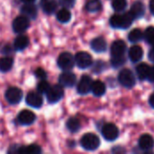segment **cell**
Returning <instances> with one entry per match:
<instances>
[{"mask_svg": "<svg viewBox=\"0 0 154 154\" xmlns=\"http://www.w3.org/2000/svg\"><path fill=\"white\" fill-rule=\"evenodd\" d=\"M80 144L87 151H95L99 147L100 140L96 134L89 133L82 136L80 140Z\"/></svg>", "mask_w": 154, "mask_h": 154, "instance_id": "1", "label": "cell"}, {"mask_svg": "<svg viewBox=\"0 0 154 154\" xmlns=\"http://www.w3.org/2000/svg\"><path fill=\"white\" fill-rule=\"evenodd\" d=\"M118 80H119V83L123 87L127 88H132L135 85V78H134V75L128 69H122L119 72Z\"/></svg>", "mask_w": 154, "mask_h": 154, "instance_id": "2", "label": "cell"}, {"mask_svg": "<svg viewBox=\"0 0 154 154\" xmlns=\"http://www.w3.org/2000/svg\"><path fill=\"white\" fill-rule=\"evenodd\" d=\"M58 66L63 70H69L75 65V58L69 52H62L58 57Z\"/></svg>", "mask_w": 154, "mask_h": 154, "instance_id": "3", "label": "cell"}, {"mask_svg": "<svg viewBox=\"0 0 154 154\" xmlns=\"http://www.w3.org/2000/svg\"><path fill=\"white\" fill-rule=\"evenodd\" d=\"M47 100L50 104H55L59 102L64 96V90L60 85H54L50 88L49 91L46 93Z\"/></svg>", "mask_w": 154, "mask_h": 154, "instance_id": "4", "label": "cell"}, {"mask_svg": "<svg viewBox=\"0 0 154 154\" xmlns=\"http://www.w3.org/2000/svg\"><path fill=\"white\" fill-rule=\"evenodd\" d=\"M74 58H75V63L77 64V66L82 69L89 68L93 63V60H92L91 55L86 51L78 52Z\"/></svg>", "mask_w": 154, "mask_h": 154, "instance_id": "5", "label": "cell"}, {"mask_svg": "<svg viewBox=\"0 0 154 154\" xmlns=\"http://www.w3.org/2000/svg\"><path fill=\"white\" fill-rule=\"evenodd\" d=\"M23 98V91L16 87L9 88L5 91V99L11 105H16L21 102Z\"/></svg>", "mask_w": 154, "mask_h": 154, "instance_id": "6", "label": "cell"}, {"mask_svg": "<svg viewBox=\"0 0 154 154\" xmlns=\"http://www.w3.org/2000/svg\"><path fill=\"white\" fill-rule=\"evenodd\" d=\"M30 26V20L25 15L17 16L13 22V30L16 33H22Z\"/></svg>", "mask_w": 154, "mask_h": 154, "instance_id": "7", "label": "cell"}, {"mask_svg": "<svg viewBox=\"0 0 154 154\" xmlns=\"http://www.w3.org/2000/svg\"><path fill=\"white\" fill-rule=\"evenodd\" d=\"M102 135L106 141L112 142V141H115L118 137L119 130H118V128L116 127V125L108 123V124H106L103 126V128H102Z\"/></svg>", "mask_w": 154, "mask_h": 154, "instance_id": "8", "label": "cell"}, {"mask_svg": "<svg viewBox=\"0 0 154 154\" xmlns=\"http://www.w3.org/2000/svg\"><path fill=\"white\" fill-rule=\"evenodd\" d=\"M92 84H93V80L88 75L82 76L77 87L78 93H79L80 95H87L91 91Z\"/></svg>", "mask_w": 154, "mask_h": 154, "instance_id": "9", "label": "cell"}, {"mask_svg": "<svg viewBox=\"0 0 154 154\" xmlns=\"http://www.w3.org/2000/svg\"><path fill=\"white\" fill-rule=\"evenodd\" d=\"M76 81H77L76 75L68 70H65V72L61 73L59 78L60 85H61L62 87H66V88L73 87L76 84Z\"/></svg>", "mask_w": 154, "mask_h": 154, "instance_id": "10", "label": "cell"}, {"mask_svg": "<svg viewBox=\"0 0 154 154\" xmlns=\"http://www.w3.org/2000/svg\"><path fill=\"white\" fill-rule=\"evenodd\" d=\"M17 120L22 125H30L33 124L36 120V116L33 112L29 110H23L18 115Z\"/></svg>", "mask_w": 154, "mask_h": 154, "instance_id": "11", "label": "cell"}, {"mask_svg": "<svg viewBox=\"0 0 154 154\" xmlns=\"http://www.w3.org/2000/svg\"><path fill=\"white\" fill-rule=\"evenodd\" d=\"M25 102L28 106L33 108H40L43 104V99L38 93L30 92L25 97Z\"/></svg>", "mask_w": 154, "mask_h": 154, "instance_id": "12", "label": "cell"}, {"mask_svg": "<svg viewBox=\"0 0 154 154\" xmlns=\"http://www.w3.org/2000/svg\"><path fill=\"white\" fill-rule=\"evenodd\" d=\"M126 50V44L122 40L115 41L111 45V55L112 56H123Z\"/></svg>", "mask_w": 154, "mask_h": 154, "instance_id": "13", "label": "cell"}, {"mask_svg": "<svg viewBox=\"0 0 154 154\" xmlns=\"http://www.w3.org/2000/svg\"><path fill=\"white\" fill-rule=\"evenodd\" d=\"M129 12L133 15L134 19L141 18V17L143 16V14L145 13V6L142 2L136 1L135 3L133 4V5L131 6V9H130Z\"/></svg>", "mask_w": 154, "mask_h": 154, "instance_id": "14", "label": "cell"}, {"mask_svg": "<svg viewBox=\"0 0 154 154\" xmlns=\"http://www.w3.org/2000/svg\"><path fill=\"white\" fill-rule=\"evenodd\" d=\"M154 146V140L150 134H143L139 139V147L143 151L152 150Z\"/></svg>", "mask_w": 154, "mask_h": 154, "instance_id": "15", "label": "cell"}, {"mask_svg": "<svg viewBox=\"0 0 154 154\" xmlns=\"http://www.w3.org/2000/svg\"><path fill=\"white\" fill-rule=\"evenodd\" d=\"M90 45H91L92 50L94 51L97 52V53H101V52L106 51V47H107L106 42L102 37H97L94 40H92Z\"/></svg>", "mask_w": 154, "mask_h": 154, "instance_id": "16", "label": "cell"}, {"mask_svg": "<svg viewBox=\"0 0 154 154\" xmlns=\"http://www.w3.org/2000/svg\"><path fill=\"white\" fill-rule=\"evenodd\" d=\"M21 12L23 15H25L26 17L31 18V19H35L37 16V14H38L37 7L32 3L24 4L21 8Z\"/></svg>", "mask_w": 154, "mask_h": 154, "instance_id": "17", "label": "cell"}, {"mask_svg": "<svg viewBox=\"0 0 154 154\" xmlns=\"http://www.w3.org/2000/svg\"><path fill=\"white\" fill-rule=\"evenodd\" d=\"M129 58L133 62H138L143 59V51L139 45L132 46L129 50Z\"/></svg>", "mask_w": 154, "mask_h": 154, "instance_id": "18", "label": "cell"}, {"mask_svg": "<svg viewBox=\"0 0 154 154\" xmlns=\"http://www.w3.org/2000/svg\"><path fill=\"white\" fill-rule=\"evenodd\" d=\"M58 3L56 0H41V7L46 14H52L56 11Z\"/></svg>", "mask_w": 154, "mask_h": 154, "instance_id": "19", "label": "cell"}, {"mask_svg": "<svg viewBox=\"0 0 154 154\" xmlns=\"http://www.w3.org/2000/svg\"><path fill=\"white\" fill-rule=\"evenodd\" d=\"M151 67L146 63H141L136 67V73L141 80L147 79L150 74Z\"/></svg>", "mask_w": 154, "mask_h": 154, "instance_id": "20", "label": "cell"}, {"mask_svg": "<svg viewBox=\"0 0 154 154\" xmlns=\"http://www.w3.org/2000/svg\"><path fill=\"white\" fill-rule=\"evenodd\" d=\"M91 91L96 97H101L106 93V85L101 80L93 81Z\"/></svg>", "mask_w": 154, "mask_h": 154, "instance_id": "21", "label": "cell"}, {"mask_svg": "<svg viewBox=\"0 0 154 154\" xmlns=\"http://www.w3.org/2000/svg\"><path fill=\"white\" fill-rule=\"evenodd\" d=\"M29 44V39L26 35H19L15 38L14 42V48L16 51H23L24 50Z\"/></svg>", "mask_w": 154, "mask_h": 154, "instance_id": "22", "label": "cell"}, {"mask_svg": "<svg viewBox=\"0 0 154 154\" xmlns=\"http://www.w3.org/2000/svg\"><path fill=\"white\" fill-rule=\"evenodd\" d=\"M17 153H25V154H39L42 152V149L39 145L36 144H31L25 147H18L16 149Z\"/></svg>", "mask_w": 154, "mask_h": 154, "instance_id": "23", "label": "cell"}, {"mask_svg": "<svg viewBox=\"0 0 154 154\" xmlns=\"http://www.w3.org/2000/svg\"><path fill=\"white\" fill-rule=\"evenodd\" d=\"M57 19H58L59 22H60L62 23H66L70 21V19H71V13L66 7L62 8V9H60L57 13Z\"/></svg>", "mask_w": 154, "mask_h": 154, "instance_id": "24", "label": "cell"}, {"mask_svg": "<svg viewBox=\"0 0 154 154\" xmlns=\"http://www.w3.org/2000/svg\"><path fill=\"white\" fill-rule=\"evenodd\" d=\"M14 64V60L11 57H3L0 59V70L2 72L9 71Z\"/></svg>", "mask_w": 154, "mask_h": 154, "instance_id": "25", "label": "cell"}, {"mask_svg": "<svg viewBox=\"0 0 154 154\" xmlns=\"http://www.w3.org/2000/svg\"><path fill=\"white\" fill-rule=\"evenodd\" d=\"M143 32L139 28H135L132 30L128 34V39L131 42H140L141 40H143Z\"/></svg>", "mask_w": 154, "mask_h": 154, "instance_id": "26", "label": "cell"}, {"mask_svg": "<svg viewBox=\"0 0 154 154\" xmlns=\"http://www.w3.org/2000/svg\"><path fill=\"white\" fill-rule=\"evenodd\" d=\"M66 125H67L68 130H69L70 133H77V132L80 129V127H81L80 122H79L77 118H74V117L69 118V119L67 121Z\"/></svg>", "mask_w": 154, "mask_h": 154, "instance_id": "27", "label": "cell"}, {"mask_svg": "<svg viewBox=\"0 0 154 154\" xmlns=\"http://www.w3.org/2000/svg\"><path fill=\"white\" fill-rule=\"evenodd\" d=\"M86 8L88 12H91V13L98 12L102 9L101 1L100 0H89L87 3Z\"/></svg>", "mask_w": 154, "mask_h": 154, "instance_id": "28", "label": "cell"}, {"mask_svg": "<svg viewBox=\"0 0 154 154\" xmlns=\"http://www.w3.org/2000/svg\"><path fill=\"white\" fill-rule=\"evenodd\" d=\"M110 25L113 28L123 29V14H114L110 18Z\"/></svg>", "mask_w": 154, "mask_h": 154, "instance_id": "29", "label": "cell"}, {"mask_svg": "<svg viewBox=\"0 0 154 154\" xmlns=\"http://www.w3.org/2000/svg\"><path fill=\"white\" fill-rule=\"evenodd\" d=\"M112 6L115 9V11H117V12L124 11L127 6V1L126 0H113Z\"/></svg>", "mask_w": 154, "mask_h": 154, "instance_id": "30", "label": "cell"}, {"mask_svg": "<svg viewBox=\"0 0 154 154\" xmlns=\"http://www.w3.org/2000/svg\"><path fill=\"white\" fill-rule=\"evenodd\" d=\"M125 62V56H112L111 59V64L114 68H119L123 66Z\"/></svg>", "mask_w": 154, "mask_h": 154, "instance_id": "31", "label": "cell"}, {"mask_svg": "<svg viewBox=\"0 0 154 154\" xmlns=\"http://www.w3.org/2000/svg\"><path fill=\"white\" fill-rule=\"evenodd\" d=\"M51 86L50 84L45 80V79H42L41 82H39V84L37 85V91L40 93V94H46L49 89H50Z\"/></svg>", "mask_w": 154, "mask_h": 154, "instance_id": "32", "label": "cell"}, {"mask_svg": "<svg viewBox=\"0 0 154 154\" xmlns=\"http://www.w3.org/2000/svg\"><path fill=\"white\" fill-rule=\"evenodd\" d=\"M143 38L146 40V42L148 43L151 44L152 42V41L154 40V27L151 26L145 30V32L143 33Z\"/></svg>", "mask_w": 154, "mask_h": 154, "instance_id": "33", "label": "cell"}, {"mask_svg": "<svg viewBox=\"0 0 154 154\" xmlns=\"http://www.w3.org/2000/svg\"><path fill=\"white\" fill-rule=\"evenodd\" d=\"M34 74H35V76H36L38 79H40L41 80L46 79V78H47V73H46V71H45L44 69H41V68L37 69L35 70Z\"/></svg>", "mask_w": 154, "mask_h": 154, "instance_id": "34", "label": "cell"}, {"mask_svg": "<svg viewBox=\"0 0 154 154\" xmlns=\"http://www.w3.org/2000/svg\"><path fill=\"white\" fill-rule=\"evenodd\" d=\"M59 2L62 6H64L66 8H70V7L74 6L76 0H59Z\"/></svg>", "mask_w": 154, "mask_h": 154, "instance_id": "35", "label": "cell"}, {"mask_svg": "<svg viewBox=\"0 0 154 154\" xmlns=\"http://www.w3.org/2000/svg\"><path fill=\"white\" fill-rule=\"evenodd\" d=\"M147 79H149V81H151V82H154V66L152 68H151L150 74H149V77Z\"/></svg>", "mask_w": 154, "mask_h": 154, "instance_id": "36", "label": "cell"}, {"mask_svg": "<svg viewBox=\"0 0 154 154\" xmlns=\"http://www.w3.org/2000/svg\"><path fill=\"white\" fill-rule=\"evenodd\" d=\"M148 57H149V60L151 61L154 62V47L149 51V54H148Z\"/></svg>", "mask_w": 154, "mask_h": 154, "instance_id": "37", "label": "cell"}, {"mask_svg": "<svg viewBox=\"0 0 154 154\" xmlns=\"http://www.w3.org/2000/svg\"><path fill=\"white\" fill-rule=\"evenodd\" d=\"M150 10H151L152 14L154 15V0L150 1Z\"/></svg>", "mask_w": 154, "mask_h": 154, "instance_id": "38", "label": "cell"}, {"mask_svg": "<svg viewBox=\"0 0 154 154\" xmlns=\"http://www.w3.org/2000/svg\"><path fill=\"white\" fill-rule=\"evenodd\" d=\"M150 105L154 108V94H152L150 97Z\"/></svg>", "mask_w": 154, "mask_h": 154, "instance_id": "39", "label": "cell"}, {"mask_svg": "<svg viewBox=\"0 0 154 154\" xmlns=\"http://www.w3.org/2000/svg\"><path fill=\"white\" fill-rule=\"evenodd\" d=\"M35 0H22V2H23L24 4H29V3H33Z\"/></svg>", "mask_w": 154, "mask_h": 154, "instance_id": "40", "label": "cell"}, {"mask_svg": "<svg viewBox=\"0 0 154 154\" xmlns=\"http://www.w3.org/2000/svg\"><path fill=\"white\" fill-rule=\"evenodd\" d=\"M151 45H152V47H154V40H153V41H152V42L151 43Z\"/></svg>", "mask_w": 154, "mask_h": 154, "instance_id": "41", "label": "cell"}]
</instances>
